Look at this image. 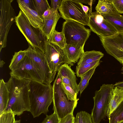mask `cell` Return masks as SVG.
I'll return each mask as SVG.
<instances>
[{
  "mask_svg": "<svg viewBox=\"0 0 123 123\" xmlns=\"http://www.w3.org/2000/svg\"><path fill=\"white\" fill-rule=\"evenodd\" d=\"M98 36L108 54L117 60L123 57V33L117 32L108 36Z\"/></svg>",
  "mask_w": 123,
  "mask_h": 123,
  "instance_id": "13",
  "label": "cell"
},
{
  "mask_svg": "<svg viewBox=\"0 0 123 123\" xmlns=\"http://www.w3.org/2000/svg\"><path fill=\"white\" fill-rule=\"evenodd\" d=\"M44 45L45 58L53 74L55 75L64 63H67L70 66L74 65L63 49L51 43L46 38Z\"/></svg>",
  "mask_w": 123,
  "mask_h": 123,
  "instance_id": "9",
  "label": "cell"
},
{
  "mask_svg": "<svg viewBox=\"0 0 123 123\" xmlns=\"http://www.w3.org/2000/svg\"><path fill=\"white\" fill-rule=\"evenodd\" d=\"M114 10L119 14H123V0H109Z\"/></svg>",
  "mask_w": 123,
  "mask_h": 123,
  "instance_id": "32",
  "label": "cell"
},
{
  "mask_svg": "<svg viewBox=\"0 0 123 123\" xmlns=\"http://www.w3.org/2000/svg\"><path fill=\"white\" fill-rule=\"evenodd\" d=\"M102 15L114 28L117 32L123 33V15L115 11L110 13Z\"/></svg>",
  "mask_w": 123,
  "mask_h": 123,
  "instance_id": "18",
  "label": "cell"
},
{
  "mask_svg": "<svg viewBox=\"0 0 123 123\" xmlns=\"http://www.w3.org/2000/svg\"><path fill=\"white\" fill-rule=\"evenodd\" d=\"M9 92L3 79L0 80V115L3 113L7 105L9 100Z\"/></svg>",
  "mask_w": 123,
  "mask_h": 123,
  "instance_id": "21",
  "label": "cell"
},
{
  "mask_svg": "<svg viewBox=\"0 0 123 123\" xmlns=\"http://www.w3.org/2000/svg\"><path fill=\"white\" fill-rule=\"evenodd\" d=\"M120 123H123V121H122V122H121Z\"/></svg>",
  "mask_w": 123,
  "mask_h": 123,
  "instance_id": "45",
  "label": "cell"
},
{
  "mask_svg": "<svg viewBox=\"0 0 123 123\" xmlns=\"http://www.w3.org/2000/svg\"><path fill=\"white\" fill-rule=\"evenodd\" d=\"M61 85L62 90L69 100L75 101L77 99L78 94L71 87L62 81Z\"/></svg>",
  "mask_w": 123,
  "mask_h": 123,
  "instance_id": "30",
  "label": "cell"
},
{
  "mask_svg": "<svg viewBox=\"0 0 123 123\" xmlns=\"http://www.w3.org/2000/svg\"><path fill=\"white\" fill-rule=\"evenodd\" d=\"M100 63V60H99L89 63L76 66V74L77 76L80 77L93 68L97 67L99 65Z\"/></svg>",
  "mask_w": 123,
  "mask_h": 123,
  "instance_id": "26",
  "label": "cell"
},
{
  "mask_svg": "<svg viewBox=\"0 0 123 123\" xmlns=\"http://www.w3.org/2000/svg\"><path fill=\"white\" fill-rule=\"evenodd\" d=\"M53 10L51 8L48 9L44 12L41 17L42 18L47 17L52 13Z\"/></svg>",
  "mask_w": 123,
  "mask_h": 123,
  "instance_id": "38",
  "label": "cell"
},
{
  "mask_svg": "<svg viewBox=\"0 0 123 123\" xmlns=\"http://www.w3.org/2000/svg\"><path fill=\"white\" fill-rule=\"evenodd\" d=\"M25 49L26 55L30 58L42 77L43 83L51 84L54 80L55 75L51 72L46 59L45 53L39 49L32 47L28 44Z\"/></svg>",
  "mask_w": 123,
  "mask_h": 123,
  "instance_id": "10",
  "label": "cell"
},
{
  "mask_svg": "<svg viewBox=\"0 0 123 123\" xmlns=\"http://www.w3.org/2000/svg\"><path fill=\"white\" fill-rule=\"evenodd\" d=\"M46 115L42 123H59L60 119L55 112L50 115Z\"/></svg>",
  "mask_w": 123,
  "mask_h": 123,
  "instance_id": "33",
  "label": "cell"
},
{
  "mask_svg": "<svg viewBox=\"0 0 123 123\" xmlns=\"http://www.w3.org/2000/svg\"><path fill=\"white\" fill-rule=\"evenodd\" d=\"M114 87L113 84H104L99 90L95 92L93 97L94 107L91 114L93 123H100L106 116V111Z\"/></svg>",
  "mask_w": 123,
  "mask_h": 123,
  "instance_id": "4",
  "label": "cell"
},
{
  "mask_svg": "<svg viewBox=\"0 0 123 123\" xmlns=\"http://www.w3.org/2000/svg\"><path fill=\"white\" fill-rule=\"evenodd\" d=\"M18 6L31 25L34 28L41 31L43 23L42 17L34 9L30 8L25 5L21 0H17Z\"/></svg>",
  "mask_w": 123,
  "mask_h": 123,
  "instance_id": "15",
  "label": "cell"
},
{
  "mask_svg": "<svg viewBox=\"0 0 123 123\" xmlns=\"http://www.w3.org/2000/svg\"><path fill=\"white\" fill-rule=\"evenodd\" d=\"M21 0L30 8L34 9L32 0Z\"/></svg>",
  "mask_w": 123,
  "mask_h": 123,
  "instance_id": "36",
  "label": "cell"
},
{
  "mask_svg": "<svg viewBox=\"0 0 123 123\" xmlns=\"http://www.w3.org/2000/svg\"><path fill=\"white\" fill-rule=\"evenodd\" d=\"M26 50H21L18 52H15L13 55L9 68L11 71H13L18 64L26 56Z\"/></svg>",
  "mask_w": 123,
  "mask_h": 123,
  "instance_id": "28",
  "label": "cell"
},
{
  "mask_svg": "<svg viewBox=\"0 0 123 123\" xmlns=\"http://www.w3.org/2000/svg\"><path fill=\"white\" fill-rule=\"evenodd\" d=\"M96 12L101 15L110 13L114 10L109 0H99L95 7Z\"/></svg>",
  "mask_w": 123,
  "mask_h": 123,
  "instance_id": "22",
  "label": "cell"
},
{
  "mask_svg": "<svg viewBox=\"0 0 123 123\" xmlns=\"http://www.w3.org/2000/svg\"><path fill=\"white\" fill-rule=\"evenodd\" d=\"M30 111L34 118L42 114L47 115L53 101V86L37 81L30 80L29 85Z\"/></svg>",
  "mask_w": 123,
  "mask_h": 123,
  "instance_id": "2",
  "label": "cell"
},
{
  "mask_svg": "<svg viewBox=\"0 0 123 123\" xmlns=\"http://www.w3.org/2000/svg\"><path fill=\"white\" fill-rule=\"evenodd\" d=\"M90 9L87 26L91 31L98 36H108L117 32L115 29L104 18L96 11L92 12Z\"/></svg>",
  "mask_w": 123,
  "mask_h": 123,
  "instance_id": "12",
  "label": "cell"
},
{
  "mask_svg": "<svg viewBox=\"0 0 123 123\" xmlns=\"http://www.w3.org/2000/svg\"><path fill=\"white\" fill-rule=\"evenodd\" d=\"M114 87H117L123 88V81H119L114 84Z\"/></svg>",
  "mask_w": 123,
  "mask_h": 123,
  "instance_id": "40",
  "label": "cell"
},
{
  "mask_svg": "<svg viewBox=\"0 0 123 123\" xmlns=\"http://www.w3.org/2000/svg\"><path fill=\"white\" fill-rule=\"evenodd\" d=\"M30 81L11 76L6 82L9 92V100L4 112H11L15 116H19L25 111H30L29 85Z\"/></svg>",
  "mask_w": 123,
  "mask_h": 123,
  "instance_id": "1",
  "label": "cell"
},
{
  "mask_svg": "<svg viewBox=\"0 0 123 123\" xmlns=\"http://www.w3.org/2000/svg\"><path fill=\"white\" fill-rule=\"evenodd\" d=\"M75 118L73 113L70 114L60 119L59 123H74Z\"/></svg>",
  "mask_w": 123,
  "mask_h": 123,
  "instance_id": "34",
  "label": "cell"
},
{
  "mask_svg": "<svg viewBox=\"0 0 123 123\" xmlns=\"http://www.w3.org/2000/svg\"><path fill=\"white\" fill-rule=\"evenodd\" d=\"M34 9L41 16L44 12L51 8L47 0H32Z\"/></svg>",
  "mask_w": 123,
  "mask_h": 123,
  "instance_id": "27",
  "label": "cell"
},
{
  "mask_svg": "<svg viewBox=\"0 0 123 123\" xmlns=\"http://www.w3.org/2000/svg\"><path fill=\"white\" fill-rule=\"evenodd\" d=\"M104 55L103 53L99 51L92 50L84 52L80 58L77 66L89 63L100 60Z\"/></svg>",
  "mask_w": 123,
  "mask_h": 123,
  "instance_id": "20",
  "label": "cell"
},
{
  "mask_svg": "<svg viewBox=\"0 0 123 123\" xmlns=\"http://www.w3.org/2000/svg\"><path fill=\"white\" fill-rule=\"evenodd\" d=\"M16 24L20 31L32 47L38 48L45 53L44 41L46 38L37 32L33 28L22 12L20 10L15 18Z\"/></svg>",
  "mask_w": 123,
  "mask_h": 123,
  "instance_id": "6",
  "label": "cell"
},
{
  "mask_svg": "<svg viewBox=\"0 0 123 123\" xmlns=\"http://www.w3.org/2000/svg\"><path fill=\"white\" fill-rule=\"evenodd\" d=\"M69 59L73 63L77 62L84 52V48L66 44L63 49Z\"/></svg>",
  "mask_w": 123,
  "mask_h": 123,
  "instance_id": "19",
  "label": "cell"
},
{
  "mask_svg": "<svg viewBox=\"0 0 123 123\" xmlns=\"http://www.w3.org/2000/svg\"><path fill=\"white\" fill-rule=\"evenodd\" d=\"M61 17L66 20H72L87 25L89 14H86L80 3L75 0H62L58 8Z\"/></svg>",
  "mask_w": 123,
  "mask_h": 123,
  "instance_id": "8",
  "label": "cell"
},
{
  "mask_svg": "<svg viewBox=\"0 0 123 123\" xmlns=\"http://www.w3.org/2000/svg\"><path fill=\"white\" fill-rule=\"evenodd\" d=\"M71 66L67 63L63 64L60 68L57 73L62 81L69 86L78 94L79 90L75 73L71 69Z\"/></svg>",
  "mask_w": 123,
  "mask_h": 123,
  "instance_id": "14",
  "label": "cell"
},
{
  "mask_svg": "<svg viewBox=\"0 0 123 123\" xmlns=\"http://www.w3.org/2000/svg\"><path fill=\"white\" fill-rule=\"evenodd\" d=\"M97 67L93 68L80 77L81 80L78 85L80 95L88 86L89 81L94 73Z\"/></svg>",
  "mask_w": 123,
  "mask_h": 123,
  "instance_id": "25",
  "label": "cell"
},
{
  "mask_svg": "<svg viewBox=\"0 0 123 123\" xmlns=\"http://www.w3.org/2000/svg\"><path fill=\"white\" fill-rule=\"evenodd\" d=\"M91 31L83 25L72 20H66L62 26V31L64 35L66 44L84 48Z\"/></svg>",
  "mask_w": 123,
  "mask_h": 123,
  "instance_id": "5",
  "label": "cell"
},
{
  "mask_svg": "<svg viewBox=\"0 0 123 123\" xmlns=\"http://www.w3.org/2000/svg\"><path fill=\"white\" fill-rule=\"evenodd\" d=\"M123 100V88L115 87L112 92L110 101L106 111L108 117L111 114Z\"/></svg>",
  "mask_w": 123,
  "mask_h": 123,
  "instance_id": "17",
  "label": "cell"
},
{
  "mask_svg": "<svg viewBox=\"0 0 123 123\" xmlns=\"http://www.w3.org/2000/svg\"><path fill=\"white\" fill-rule=\"evenodd\" d=\"M80 3L85 13L86 14H88V12L89 10V7H88L87 6L84 5L81 3Z\"/></svg>",
  "mask_w": 123,
  "mask_h": 123,
  "instance_id": "39",
  "label": "cell"
},
{
  "mask_svg": "<svg viewBox=\"0 0 123 123\" xmlns=\"http://www.w3.org/2000/svg\"><path fill=\"white\" fill-rule=\"evenodd\" d=\"M109 123H120L123 121V100L108 117Z\"/></svg>",
  "mask_w": 123,
  "mask_h": 123,
  "instance_id": "24",
  "label": "cell"
},
{
  "mask_svg": "<svg viewBox=\"0 0 123 123\" xmlns=\"http://www.w3.org/2000/svg\"><path fill=\"white\" fill-rule=\"evenodd\" d=\"M74 123H93L91 114L85 111H81L77 114Z\"/></svg>",
  "mask_w": 123,
  "mask_h": 123,
  "instance_id": "29",
  "label": "cell"
},
{
  "mask_svg": "<svg viewBox=\"0 0 123 123\" xmlns=\"http://www.w3.org/2000/svg\"><path fill=\"white\" fill-rule=\"evenodd\" d=\"M5 63V62L3 61L0 60V67L1 68L2 67Z\"/></svg>",
  "mask_w": 123,
  "mask_h": 123,
  "instance_id": "42",
  "label": "cell"
},
{
  "mask_svg": "<svg viewBox=\"0 0 123 123\" xmlns=\"http://www.w3.org/2000/svg\"><path fill=\"white\" fill-rule=\"evenodd\" d=\"M117 60L123 66V57L119 58L117 59Z\"/></svg>",
  "mask_w": 123,
  "mask_h": 123,
  "instance_id": "41",
  "label": "cell"
},
{
  "mask_svg": "<svg viewBox=\"0 0 123 123\" xmlns=\"http://www.w3.org/2000/svg\"><path fill=\"white\" fill-rule=\"evenodd\" d=\"M15 115L11 112H4L0 115V123H14Z\"/></svg>",
  "mask_w": 123,
  "mask_h": 123,
  "instance_id": "31",
  "label": "cell"
},
{
  "mask_svg": "<svg viewBox=\"0 0 123 123\" xmlns=\"http://www.w3.org/2000/svg\"><path fill=\"white\" fill-rule=\"evenodd\" d=\"M61 17L58 11L53 10L52 13L49 16L42 18L43 23L41 31L43 36L48 40L50 39L53 32L55 30L58 20Z\"/></svg>",
  "mask_w": 123,
  "mask_h": 123,
  "instance_id": "16",
  "label": "cell"
},
{
  "mask_svg": "<svg viewBox=\"0 0 123 123\" xmlns=\"http://www.w3.org/2000/svg\"><path fill=\"white\" fill-rule=\"evenodd\" d=\"M21 121L20 120H17L15 121L14 123H20Z\"/></svg>",
  "mask_w": 123,
  "mask_h": 123,
  "instance_id": "43",
  "label": "cell"
},
{
  "mask_svg": "<svg viewBox=\"0 0 123 123\" xmlns=\"http://www.w3.org/2000/svg\"><path fill=\"white\" fill-rule=\"evenodd\" d=\"M51 43L63 49L66 43L65 37L62 31L58 32L55 30L50 39L49 40Z\"/></svg>",
  "mask_w": 123,
  "mask_h": 123,
  "instance_id": "23",
  "label": "cell"
},
{
  "mask_svg": "<svg viewBox=\"0 0 123 123\" xmlns=\"http://www.w3.org/2000/svg\"><path fill=\"white\" fill-rule=\"evenodd\" d=\"M76 1L79 3L81 4L85 3L90 6V7H92V4L94 2V0H75Z\"/></svg>",
  "mask_w": 123,
  "mask_h": 123,
  "instance_id": "37",
  "label": "cell"
},
{
  "mask_svg": "<svg viewBox=\"0 0 123 123\" xmlns=\"http://www.w3.org/2000/svg\"><path fill=\"white\" fill-rule=\"evenodd\" d=\"M61 81L57 73L52 86L53 109L60 119L69 114L73 113L79 100L78 98L75 101L69 100L61 87Z\"/></svg>",
  "mask_w": 123,
  "mask_h": 123,
  "instance_id": "3",
  "label": "cell"
},
{
  "mask_svg": "<svg viewBox=\"0 0 123 123\" xmlns=\"http://www.w3.org/2000/svg\"><path fill=\"white\" fill-rule=\"evenodd\" d=\"M10 74L18 78L43 83L41 76L32 60L26 55L10 72Z\"/></svg>",
  "mask_w": 123,
  "mask_h": 123,
  "instance_id": "11",
  "label": "cell"
},
{
  "mask_svg": "<svg viewBox=\"0 0 123 123\" xmlns=\"http://www.w3.org/2000/svg\"><path fill=\"white\" fill-rule=\"evenodd\" d=\"M62 0H51L50 8L55 11H58L62 1Z\"/></svg>",
  "mask_w": 123,
  "mask_h": 123,
  "instance_id": "35",
  "label": "cell"
},
{
  "mask_svg": "<svg viewBox=\"0 0 123 123\" xmlns=\"http://www.w3.org/2000/svg\"><path fill=\"white\" fill-rule=\"evenodd\" d=\"M13 0H0V52L7 45V37L15 21L16 13L11 5Z\"/></svg>",
  "mask_w": 123,
  "mask_h": 123,
  "instance_id": "7",
  "label": "cell"
},
{
  "mask_svg": "<svg viewBox=\"0 0 123 123\" xmlns=\"http://www.w3.org/2000/svg\"><path fill=\"white\" fill-rule=\"evenodd\" d=\"M121 70V73L122 74H123V67L122 68Z\"/></svg>",
  "mask_w": 123,
  "mask_h": 123,
  "instance_id": "44",
  "label": "cell"
}]
</instances>
